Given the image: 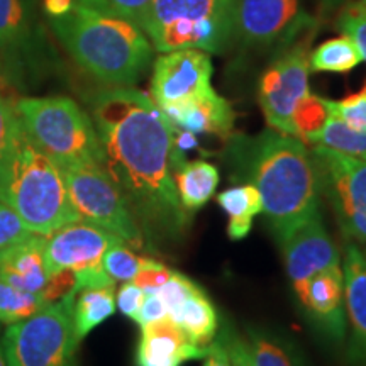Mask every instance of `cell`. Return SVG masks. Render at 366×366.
<instances>
[{
	"mask_svg": "<svg viewBox=\"0 0 366 366\" xmlns=\"http://www.w3.org/2000/svg\"><path fill=\"white\" fill-rule=\"evenodd\" d=\"M0 366H7V365H6V356H4V346H2V337H0Z\"/></svg>",
	"mask_w": 366,
	"mask_h": 366,
	"instance_id": "obj_46",
	"label": "cell"
},
{
	"mask_svg": "<svg viewBox=\"0 0 366 366\" xmlns=\"http://www.w3.org/2000/svg\"><path fill=\"white\" fill-rule=\"evenodd\" d=\"M204 366H231L222 334L207 346V353L204 356Z\"/></svg>",
	"mask_w": 366,
	"mask_h": 366,
	"instance_id": "obj_43",
	"label": "cell"
},
{
	"mask_svg": "<svg viewBox=\"0 0 366 366\" xmlns=\"http://www.w3.org/2000/svg\"><path fill=\"white\" fill-rule=\"evenodd\" d=\"M312 26L304 0H237L234 41L249 49L288 48Z\"/></svg>",
	"mask_w": 366,
	"mask_h": 366,
	"instance_id": "obj_11",
	"label": "cell"
},
{
	"mask_svg": "<svg viewBox=\"0 0 366 366\" xmlns=\"http://www.w3.org/2000/svg\"><path fill=\"white\" fill-rule=\"evenodd\" d=\"M310 144L322 146L347 157L366 159V131L347 126L332 114Z\"/></svg>",
	"mask_w": 366,
	"mask_h": 366,
	"instance_id": "obj_27",
	"label": "cell"
},
{
	"mask_svg": "<svg viewBox=\"0 0 366 366\" xmlns=\"http://www.w3.org/2000/svg\"><path fill=\"white\" fill-rule=\"evenodd\" d=\"M144 297L146 294L139 287H136L132 282H124L116 295V307L122 315L134 320L143 305Z\"/></svg>",
	"mask_w": 366,
	"mask_h": 366,
	"instance_id": "obj_39",
	"label": "cell"
},
{
	"mask_svg": "<svg viewBox=\"0 0 366 366\" xmlns=\"http://www.w3.org/2000/svg\"><path fill=\"white\" fill-rule=\"evenodd\" d=\"M31 234L33 232L27 229L22 219L0 200V254L27 239Z\"/></svg>",
	"mask_w": 366,
	"mask_h": 366,
	"instance_id": "obj_34",
	"label": "cell"
},
{
	"mask_svg": "<svg viewBox=\"0 0 366 366\" xmlns=\"http://www.w3.org/2000/svg\"><path fill=\"white\" fill-rule=\"evenodd\" d=\"M124 242L95 224L76 221L56 229L44 239V267L51 274L61 269H76L102 264L105 251Z\"/></svg>",
	"mask_w": 366,
	"mask_h": 366,
	"instance_id": "obj_13",
	"label": "cell"
},
{
	"mask_svg": "<svg viewBox=\"0 0 366 366\" xmlns=\"http://www.w3.org/2000/svg\"><path fill=\"white\" fill-rule=\"evenodd\" d=\"M232 167L258 189L263 214L274 237L283 242L320 212V175L312 149L299 137L267 129L232 139Z\"/></svg>",
	"mask_w": 366,
	"mask_h": 366,
	"instance_id": "obj_2",
	"label": "cell"
},
{
	"mask_svg": "<svg viewBox=\"0 0 366 366\" xmlns=\"http://www.w3.org/2000/svg\"><path fill=\"white\" fill-rule=\"evenodd\" d=\"M195 287L197 283L192 282L189 277L173 272L172 277L168 278V280L164 282L163 285L159 287V290L157 292L159 299L163 300L164 307H167L168 315H170L173 310H175L178 305L187 299V297H189V294Z\"/></svg>",
	"mask_w": 366,
	"mask_h": 366,
	"instance_id": "obj_35",
	"label": "cell"
},
{
	"mask_svg": "<svg viewBox=\"0 0 366 366\" xmlns=\"http://www.w3.org/2000/svg\"><path fill=\"white\" fill-rule=\"evenodd\" d=\"M280 246L288 280L297 297L304 292L314 274L341 264V254L327 234L320 212L295 229Z\"/></svg>",
	"mask_w": 366,
	"mask_h": 366,
	"instance_id": "obj_14",
	"label": "cell"
},
{
	"mask_svg": "<svg viewBox=\"0 0 366 366\" xmlns=\"http://www.w3.org/2000/svg\"><path fill=\"white\" fill-rule=\"evenodd\" d=\"M46 236L31 234L0 254V280L19 290L41 294L48 280L44 267Z\"/></svg>",
	"mask_w": 366,
	"mask_h": 366,
	"instance_id": "obj_19",
	"label": "cell"
},
{
	"mask_svg": "<svg viewBox=\"0 0 366 366\" xmlns=\"http://www.w3.org/2000/svg\"><path fill=\"white\" fill-rule=\"evenodd\" d=\"M363 61L360 49L346 34L324 41L309 54L310 71L347 73Z\"/></svg>",
	"mask_w": 366,
	"mask_h": 366,
	"instance_id": "obj_25",
	"label": "cell"
},
{
	"mask_svg": "<svg viewBox=\"0 0 366 366\" xmlns=\"http://www.w3.org/2000/svg\"><path fill=\"white\" fill-rule=\"evenodd\" d=\"M222 337L226 342L231 366H256L248 340L241 337L234 331H229V329L222 332Z\"/></svg>",
	"mask_w": 366,
	"mask_h": 366,
	"instance_id": "obj_40",
	"label": "cell"
},
{
	"mask_svg": "<svg viewBox=\"0 0 366 366\" xmlns=\"http://www.w3.org/2000/svg\"><path fill=\"white\" fill-rule=\"evenodd\" d=\"M75 0H43V7L49 17H61L71 11Z\"/></svg>",
	"mask_w": 366,
	"mask_h": 366,
	"instance_id": "obj_44",
	"label": "cell"
},
{
	"mask_svg": "<svg viewBox=\"0 0 366 366\" xmlns=\"http://www.w3.org/2000/svg\"><path fill=\"white\" fill-rule=\"evenodd\" d=\"M172 274L173 269L168 268L167 264L144 258L143 264L137 269V273L131 282L134 283L136 287H139L144 294H153V292L159 290V287H162Z\"/></svg>",
	"mask_w": 366,
	"mask_h": 366,
	"instance_id": "obj_36",
	"label": "cell"
},
{
	"mask_svg": "<svg viewBox=\"0 0 366 366\" xmlns=\"http://www.w3.org/2000/svg\"><path fill=\"white\" fill-rule=\"evenodd\" d=\"M141 256L132 253L127 248L126 242H119V244L112 246L105 251L102 258V267L105 273L112 278L114 282H131L134 278L141 264H143Z\"/></svg>",
	"mask_w": 366,
	"mask_h": 366,
	"instance_id": "obj_31",
	"label": "cell"
},
{
	"mask_svg": "<svg viewBox=\"0 0 366 366\" xmlns=\"http://www.w3.org/2000/svg\"><path fill=\"white\" fill-rule=\"evenodd\" d=\"M51 27L73 61L104 85H134L153 59V46L136 22L86 0H75L70 12L53 17Z\"/></svg>",
	"mask_w": 366,
	"mask_h": 366,
	"instance_id": "obj_3",
	"label": "cell"
},
{
	"mask_svg": "<svg viewBox=\"0 0 366 366\" xmlns=\"http://www.w3.org/2000/svg\"><path fill=\"white\" fill-rule=\"evenodd\" d=\"M61 168L71 205L80 221L112 232L131 248H143L144 234L124 195L100 164H68Z\"/></svg>",
	"mask_w": 366,
	"mask_h": 366,
	"instance_id": "obj_8",
	"label": "cell"
},
{
	"mask_svg": "<svg viewBox=\"0 0 366 366\" xmlns=\"http://www.w3.org/2000/svg\"><path fill=\"white\" fill-rule=\"evenodd\" d=\"M86 2L94 4V6L111 14H116V16L124 17V19L136 22L139 26L141 17H143L151 0H86Z\"/></svg>",
	"mask_w": 366,
	"mask_h": 366,
	"instance_id": "obj_37",
	"label": "cell"
},
{
	"mask_svg": "<svg viewBox=\"0 0 366 366\" xmlns=\"http://www.w3.org/2000/svg\"><path fill=\"white\" fill-rule=\"evenodd\" d=\"M219 180V170L212 163L205 159L183 162L173 170V182L178 199L183 209L192 214L194 210L202 209L216 194Z\"/></svg>",
	"mask_w": 366,
	"mask_h": 366,
	"instance_id": "obj_21",
	"label": "cell"
},
{
	"mask_svg": "<svg viewBox=\"0 0 366 366\" xmlns=\"http://www.w3.org/2000/svg\"><path fill=\"white\" fill-rule=\"evenodd\" d=\"M164 317H168L167 307H164L163 300L159 299L157 292H153V294H146L144 302L143 305H141L139 312L136 315L134 322L139 327H143L146 324L157 322V320H162Z\"/></svg>",
	"mask_w": 366,
	"mask_h": 366,
	"instance_id": "obj_42",
	"label": "cell"
},
{
	"mask_svg": "<svg viewBox=\"0 0 366 366\" xmlns=\"http://www.w3.org/2000/svg\"><path fill=\"white\" fill-rule=\"evenodd\" d=\"M162 112L175 129L221 137L231 136L236 119L231 104L214 89H209L199 97L170 105Z\"/></svg>",
	"mask_w": 366,
	"mask_h": 366,
	"instance_id": "obj_18",
	"label": "cell"
},
{
	"mask_svg": "<svg viewBox=\"0 0 366 366\" xmlns=\"http://www.w3.org/2000/svg\"><path fill=\"white\" fill-rule=\"evenodd\" d=\"M331 116V109H329V99L317 97V95L309 94L307 97L302 100L299 107H297L294 122L297 137L304 143H312L314 137L319 134L322 126Z\"/></svg>",
	"mask_w": 366,
	"mask_h": 366,
	"instance_id": "obj_29",
	"label": "cell"
},
{
	"mask_svg": "<svg viewBox=\"0 0 366 366\" xmlns=\"http://www.w3.org/2000/svg\"><path fill=\"white\" fill-rule=\"evenodd\" d=\"M33 0H0V49L19 48L33 31Z\"/></svg>",
	"mask_w": 366,
	"mask_h": 366,
	"instance_id": "obj_26",
	"label": "cell"
},
{
	"mask_svg": "<svg viewBox=\"0 0 366 366\" xmlns=\"http://www.w3.org/2000/svg\"><path fill=\"white\" fill-rule=\"evenodd\" d=\"M205 353L207 350L197 347L172 319L164 317L141 327L136 366H182L202 360Z\"/></svg>",
	"mask_w": 366,
	"mask_h": 366,
	"instance_id": "obj_17",
	"label": "cell"
},
{
	"mask_svg": "<svg viewBox=\"0 0 366 366\" xmlns=\"http://www.w3.org/2000/svg\"><path fill=\"white\" fill-rule=\"evenodd\" d=\"M75 273V287L73 292H81L85 288H100V287H116V282L105 273L102 264H95V267L76 269Z\"/></svg>",
	"mask_w": 366,
	"mask_h": 366,
	"instance_id": "obj_41",
	"label": "cell"
},
{
	"mask_svg": "<svg viewBox=\"0 0 366 366\" xmlns=\"http://www.w3.org/2000/svg\"><path fill=\"white\" fill-rule=\"evenodd\" d=\"M75 292L48 304L21 322L9 324L2 336L7 366H80L73 329Z\"/></svg>",
	"mask_w": 366,
	"mask_h": 366,
	"instance_id": "obj_7",
	"label": "cell"
},
{
	"mask_svg": "<svg viewBox=\"0 0 366 366\" xmlns=\"http://www.w3.org/2000/svg\"><path fill=\"white\" fill-rule=\"evenodd\" d=\"M297 299L319 331L334 342L345 341L347 320L341 264L314 274Z\"/></svg>",
	"mask_w": 366,
	"mask_h": 366,
	"instance_id": "obj_15",
	"label": "cell"
},
{
	"mask_svg": "<svg viewBox=\"0 0 366 366\" xmlns=\"http://www.w3.org/2000/svg\"><path fill=\"white\" fill-rule=\"evenodd\" d=\"M329 109L332 116L341 119L347 126L366 131V86L342 100H329Z\"/></svg>",
	"mask_w": 366,
	"mask_h": 366,
	"instance_id": "obj_33",
	"label": "cell"
},
{
	"mask_svg": "<svg viewBox=\"0 0 366 366\" xmlns=\"http://www.w3.org/2000/svg\"><path fill=\"white\" fill-rule=\"evenodd\" d=\"M309 39L292 44L263 71L258 100L269 129L297 137L294 116L309 90Z\"/></svg>",
	"mask_w": 366,
	"mask_h": 366,
	"instance_id": "obj_10",
	"label": "cell"
},
{
	"mask_svg": "<svg viewBox=\"0 0 366 366\" xmlns=\"http://www.w3.org/2000/svg\"><path fill=\"white\" fill-rule=\"evenodd\" d=\"M341 267L346 320L351 329L347 360L353 366H366V249L347 242Z\"/></svg>",
	"mask_w": 366,
	"mask_h": 366,
	"instance_id": "obj_16",
	"label": "cell"
},
{
	"mask_svg": "<svg viewBox=\"0 0 366 366\" xmlns=\"http://www.w3.org/2000/svg\"><path fill=\"white\" fill-rule=\"evenodd\" d=\"M104 170L124 195L141 231L151 241L175 242L190 212L178 199L172 173L173 126L144 92L109 86L90 99Z\"/></svg>",
	"mask_w": 366,
	"mask_h": 366,
	"instance_id": "obj_1",
	"label": "cell"
},
{
	"mask_svg": "<svg viewBox=\"0 0 366 366\" xmlns=\"http://www.w3.org/2000/svg\"><path fill=\"white\" fill-rule=\"evenodd\" d=\"M212 59L200 49H177L162 53L153 65L151 100L159 111L185 102L212 89Z\"/></svg>",
	"mask_w": 366,
	"mask_h": 366,
	"instance_id": "obj_12",
	"label": "cell"
},
{
	"mask_svg": "<svg viewBox=\"0 0 366 366\" xmlns=\"http://www.w3.org/2000/svg\"><path fill=\"white\" fill-rule=\"evenodd\" d=\"M48 302L41 294L19 290V288L9 285L0 280V322L16 324L21 320L29 319L31 315L44 309Z\"/></svg>",
	"mask_w": 366,
	"mask_h": 366,
	"instance_id": "obj_28",
	"label": "cell"
},
{
	"mask_svg": "<svg viewBox=\"0 0 366 366\" xmlns=\"http://www.w3.org/2000/svg\"><path fill=\"white\" fill-rule=\"evenodd\" d=\"M217 204L227 214V236L241 241L251 232L256 216L263 214V200L251 183L234 185L217 194Z\"/></svg>",
	"mask_w": 366,
	"mask_h": 366,
	"instance_id": "obj_22",
	"label": "cell"
},
{
	"mask_svg": "<svg viewBox=\"0 0 366 366\" xmlns=\"http://www.w3.org/2000/svg\"><path fill=\"white\" fill-rule=\"evenodd\" d=\"M248 342L256 366H309L299 346L278 332L251 327Z\"/></svg>",
	"mask_w": 366,
	"mask_h": 366,
	"instance_id": "obj_24",
	"label": "cell"
},
{
	"mask_svg": "<svg viewBox=\"0 0 366 366\" xmlns=\"http://www.w3.org/2000/svg\"><path fill=\"white\" fill-rule=\"evenodd\" d=\"M0 200L22 219L33 234L49 236L59 227L80 221L61 168L27 137L24 129L0 182Z\"/></svg>",
	"mask_w": 366,
	"mask_h": 366,
	"instance_id": "obj_4",
	"label": "cell"
},
{
	"mask_svg": "<svg viewBox=\"0 0 366 366\" xmlns=\"http://www.w3.org/2000/svg\"><path fill=\"white\" fill-rule=\"evenodd\" d=\"M22 137V124L12 105L0 92V182L6 177Z\"/></svg>",
	"mask_w": 366,
	"mask_h": 366,
	"instance_id": "obj_30",
	"label": "cell"
},
{
	"mask_svg": "<svg viewBox=\"0 0 366 366\" xmlns=\"http://www.w3.org/2000/svg\"><path fill=\"white\" fill-rule=\"evenodd\" d=\"M326 2V6L329 9H334V7H340V6H345L347 0H324Z\"/></svg>",
	"mask_w": 366,
	"mask_h": 366,
	"instance_id": "obj_45",
	"label": "cell"
},
{
	"mask_svg": "<svg viewBox=\"0 0 366 366\" xmlns=\"http://www.w3.org/2000/svg\"><path fill=\"white\" fill-rule=\"evenodd\" d=\"M320 192L327 197L337 226L350 242L366 246V159L314 146Z\"/></svg>",
	"mask_w": 366,
	"mask_h": 366,
	"instance_id": "obj_9",
	"label": "cell"
},
{
	"mask_svg": "<svg viewBox=\"0 0 366 366\" xmlns=\"http://www.w3.org/2000/svg\"><path fill=\"white\" fill-rule=\"evenodd\" d=\"M337 27L342 34L356 44L360 49L363 61H366V4L346 2L337 19Z\"/></svg>",
	"mask_w": 366,
	"mask_h": 366,
	"instance_id": "obj_32",
	"label": "cell"
},
{
	"mask_svg": "<svg viewBox=\"0 0 366 366\" xmlns=\"http://www.w3.org/2000/svg\"><path fill=\"white\" fill-rule=\"evenodd\" d=\"M22 129L58 167L100 164L104 157L89 112L68 97H26L16 104Z\"/></svg>",
	"mask_w": 366,
	"mask_h": 366,
	"instance_id": "obj_6",
	"label": "cell"
},
{
	"mask_svg": "<svg viewBox=\"0 0 366 366\" xmlns=\"http://www.w3.org/2000/svg\"><path fill=\"white\" fill-rule=\"evenodd\" d=\"M361 2H363V4H366V0H361Z\"/></svg>",
	"mask_w": 366,
	"mask_h": 366,
	"instance_id": "obj_47",
	"label": "cell"
},
{
	"mask_svg": "<svg viewBox=\"0 0 366 366\" xmlns=\"http://www.w3.org/2000/svg\"><path fill=\"white\" fill-rule=\"evenodd\" d=\"M116 309L114 287L85 288L76 292L73 302V329L79 342L84 341L95 327L112 317Z\"/></svg>",
	"mask_w": 366,
	"mask_h": 366,
	"instance_id": "obj_23",
	"label": "cell"
},
{
	"mask_svg": "<svg viewBox=\"0 0 366 366\" xmlns=\"http://www.w3.org/2000/svg\"><path fill=\"white\" fill-rule=\"evenodd\" d=\"M168 319H172L185 332L190 342H194L200 350H207V346L217 336V310L199 285L168 315Z\"/></svg>",
	"mask_w": 366,
	"mask_h": 366,
	"instance_id": "obj_20",
	"label": "cell"
},
{
	"mask_svg": "<svg viewBox=\"0 0 366 366\" xmlns=\"http://www.w3.org/2000/svg\"><path fill=\"white\" fill-rule=\"evenodd\" d=\"M237 0H151L139 27L154 51L221 54L234 41Z\"/></svg>",
	"mask_w": 366,
	"mask_h": 366,
	"instance_id": "obj_5",
	"label": "cell"
},
{
	"mask_svg": "<svg viewBox=\"0 0 366 366\" xmlns=\"http://www.w3.org/2000/svg\"><path fill=\"white\" fill-rule=\"evenodd\" d=\"M73 287H75V273L71 269H61V272L48 274V280H46L41 295L48 304H53V302L61 300L63 297L70 294Z\"/></svg>",
	"mask_w": 366,
	"mask_h": 366,
	"instance_id": "obj_38",
	"label": "cell"
}]
</instances>
